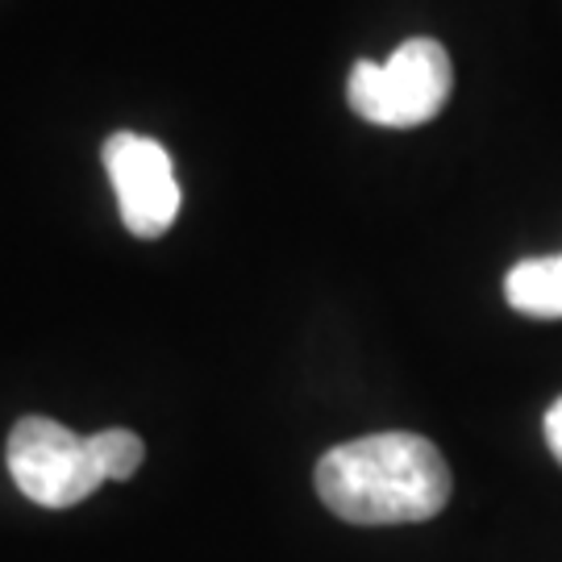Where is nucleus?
Instances as JSON below:
<instances>
[{"mask_svg": "<svg viewBox=\"0 0 562 562\" xmlns=\"http://www.w3.org/2000/svg\"><path fill=\"white\" fill-rule=\"evenodd\" d=\"M450 467L422 434H367L317 462V496L350 525H417L450 501Z\"/></svg>", "mask_w": 562, "mask_h": 562, "instance_id": "nucleus-1", "label": "nucleus"}, {"mask_svg": "<svg viewBox=\"0 0 562 562\" xmlns=\"http://www.w3.org/2000/svg\"><path fill=\"white\" fill-rule=\"evenodd\" d=\"M454 67L442 42L408 38L396 46L387 63L359 59L346 83V101L371 125L383 130H413L434 121L450 101Z\"/></svg>", "mask_w": 562, "mask_h": 562, "instance_id": "nucleus-2", "label": "nucleus"}, {"mask_svg": "<svg viewBox=\"0 0 562 562\" xmlns=\"http://www.w3.org/2000/svg\"><path fill=\"white\" fill-rule=\"evenodd\" d=\"M9 475L42 508H71L104 483L92 438L71 434L50 417H21L9 434Z\"/></svg>", "mask_w": 562, "mask_h": 562, "instance_id": "nucleus-3", "label": "nucleus"}, {"mask_svg": "<svg viewBox=\"0 0 562 562\" xmlns=\"http://www.w3.org/2000/svg\"><path fill=\"white\" fill-rule=\"evenodd\" d=\"M104 171L113 180L117 192L121 222L134 238H162L171 222L180 217V180H176V167L167 146L146 134H130L117 130L113 138L104 142L101 150Z\"/></svg>", "mask_w": 562, "mask_h": 562, "instance_id": "nucleus-4", "label": "nucleus"}, {"mask_svg": "<svg viewBox=\"0 0 562 562\" xmlns=\"http://www.w3.org/2000/svg\"><path fill=\"white\" fill-rule=\"evenodd\" d=\"M504 296L525 317H542V322L562 317V255L517 262L504 280Z\"/></svg>", "mask_w": 562, "mask_h": 562, "instance_id": "nucleus-5", "label": "nucleus"}, {"mask_svg": "<svg viewBox=\"0 0 562 562\" xmlns=\"http://www.w3.org/2000/svg\"><path fill=\"white\" fill-rule=\"evenodd\" d=\"M92 450L104 467V480H130L146 459V446L134 429H101L92 434Z\"/></svg>", "mask_w": 562, "mask_h": 562, "instance_id": "nucleus-6", "label": "nucleus"}, {"mask_svg": "<svg viewBox=\"0 0 562 562\" xmlns=\"http://www.w3.org/2000/svg\"><path fill=\"white\" fill-rule=\"evenodd\" d=\"M546 446H550V454L562 462V396L550 404V413H546Z\"/></svg>", "mask_w": 562, "mask_h": 562, "instance_id": "nucleus-7", "label": "nucleus"}]
</instances>
